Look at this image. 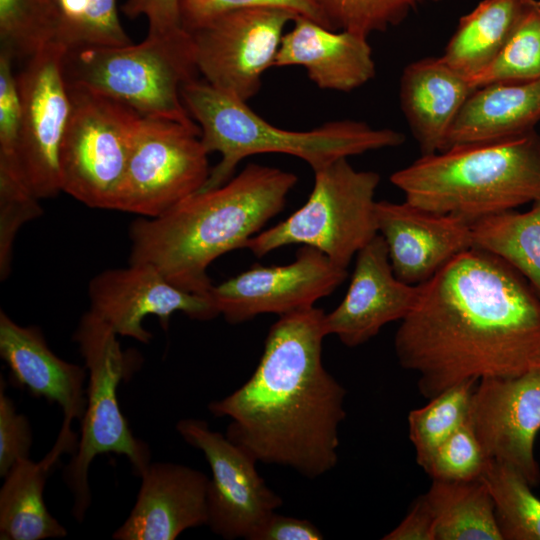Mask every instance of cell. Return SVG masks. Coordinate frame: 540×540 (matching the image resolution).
Listing matches in <instances>:
<instances>
[{"label":"cell","mask_w":540,"mask_h":540,"mask_svg":"<svg viewBox=\"0 0 540 540\" xmlns=\"http://www.w3.org/2000/svg\"><path fill=\"white\" fill-rule=\"evenodd\" d=\"M421 285L394 348L422 396L540 369V298L507 262L471 248Z\"/></svg>","instance_id":"6da1fadb"},{"label":"cell","mask_w":540,"mask_h":540,"mask_svg":"<svg viewBox=\"0 0 540 540\" xmlns=\"http://www.w3.org/2000/svg\"><path fill=\"white\" fill-rule=\"evenodd\" d=\"M325 315L313 306L279 316L250 378L208 406L231 419L227 438L257 462L309 479L336 466L346 417V390L322 362Z\"/></svg>","instance_id":"7a4b0ae2"},{"label":"cell","mask_w":540,"mask_h":540,"mask_svg":"<svg viewBox=\"0 0 540 540\" xmlns=\"http://www.w3.org/2000/svg\"><path fill=\"white\" fill-rule=\"evenodd\" d=\"M297 181L292 172L250 163L219 187L157 217H139L129 229V263L150 265L176 287L208 295L212 262L246 247L284 209Z\"/></svg>","instance_id":"3957f363"},{"label":"cell","mask_w":540,"mask_h":540,"mask_svg":"<svg viewBox=\"0 0 540 540\" xmlns=\"http://www.w3.org/2000/svg\"><path fill=\"white\" fill-rule=\"evenodd\" d=\"M405 201L470 225L540 199V135L464 144L394 172Z\"/></svg>","instance_id":"277c9868"},{"label":"cell","mask_w":540,"mask_h":540,"mask_svg":"<svg viewBox=\"0 0 540 540\" xmlns=\"http://www.w3.org/2000/svg\"><path fill=\"white\" fill-rule=\"evenodd\" d=\"M181 97L201 130L206 151L221 155L199 191L223 185L243 159L256 154L294 156L315 172L338 159L397 147L405 141L396 130L348 119L326 122L307 131L282 129L255 113L247 102L197 79L182 86Z\"/></svg>","instance_id":"5b68a950"},{"label":"cell","mask_w":540,"mask_h":540,"mask_svg":"<svg viewBox=\"0 0 540 540\" xmlns=\"http://www.w3.org/2000/svg\"><path fill=\"white\" fill-rule=\"evenodd\" d=\"M64 73L80 85L118 100L143 117L198 126L181 97L197 79L192 35L184 28L147 34L138 44L67 50Z\"/></svg>","instance_id":"8992f818"},{"label":"cell","mask_w":540,"mask_h":540,"mask_svg":"<svg viewBox=\"0 0 540 540\" xmlns=\"http://www.w3.org/2000/svg\"><path fill=\"white\" fill-rule=\"evenodd\" d=\"M88 371L86 406L81 419V437L63 477L73 494L72 514L79 522L91 504L88 472L96 456L123 455L133 473L141 477L150 465L149 446L136 438L121 412L117 388L140 367V357L123 351L117 334L87 311L74 334Z\"/></svg>","instance_id":"52a82bcc"},{"label":"cell","mask_w":540,"mask_h":540,"mask_svg":"<svg viewBox=\"0 0 540 540\" xmlns=\"http://www.w3.org/2000/svg\"><path fill=\"white\" fill-rule=\"evenodd\" d=\"M380 176L358 171L348 158L314 172L313 189L303 206L285 220L252 237L245 248L263 257L291 244L310 246L347 268L377 234L375 193Z\"/></svg>","instance_id":"ba28073f"},{"label":"cell","mask_w":540,"mask_h":540,"mask_svg":"<svg viewBox=\"0 0 540 540\" xmlns=\"http://www.w3.org/2000/svg\"><path fill=\"white\" fill-rule=\"evenodd\" d=\"M68 87L71 112L59 154L61 190L90 208L116 210L143 116L86 87Z\"/></svg>","instance_id":"9c48e42d"},{"label":"cell","mask_w":540,"mask_h":540,"mask_svg":"<svg viewBox=\"0 0 540 540\" xmlns=\"http://www.w3.org/2000/svg\"><path fill=\"white\" fill-rule=\"evenodd\" d=\"M200 136L199 126L142 117L116 210L153 218L201 190L211 169Z\"/></svg>","instance_id":"30bf717a"},{"label":"cell","mask_w":540,"mask_h":540,"mask_svg":"<svg viewBox=\"0 0 540 540\" xmlns=\"http://www.w3.org/2000/svg\"><path fill=\"white\" fill-rule=\"evenodd\" d=\"M298 14L259 7L221 15L190 32L198 72L212 86L247 102L273 67L283 31Z\"/></svg>","instance_id":"8fae6325"},{"label":"cell","mask_w":540,"mask_h":540,"mask_svg":"<svg viewBox=\"0 0 540 540\" xmlns=\"http://www.w3.org/2000/svg\"><path fill=\"white\" fill-rule=\"evenodd\" d=\"M67 49L53 42L16 75L21 102L19 155L25 179L40 200L61 192L59 154L71 112L64 73Z\"/></svg>","instance_id":"7c38bea8"},{"label":"cell","mask_w":540,"mask_h":540,"mask_svg":"<svg viewBox=\"0 0 540 540\" xmlns=\"http://www.w3.org/2000/svg\"><path fill=\"white\" fill-rule=\"evenodd\" d=\"M178 433L204 454L212 477L208 487V523L211 530L228 540H255L267 520L283 505L259 475L257 461L206 421L182 419Z\"/></svg>","instance_id":"4fadbf2b"},{"label":"cell","mask_w":540,"mask_h":540,"mask_svg":"<svg viewBox=\"0 0 540 540\" xmlns=\"http://www.w3.org/2000/svg\"><path fill=\"white\" fill-rule=\"evenodd\" d=\"M347 277V268L324 253L301 246L295 260L282 266H254L213 285L208 295L219 315L231 324L260 314L279 316L313 307L329 296Z\"/></svg>","instance_id":"5bb4252c"},{"label":"cell","mask_w":540,"mask_h":540,"mask_svg":"<svg viewBox=\"0 0 540 540\" xmlns=\"http://www.w3.org/2000/svg\"><path fill=\"white\" fill-rule=\"evenodd\" d=\"M469 421L489 460L511 467L532 487L540 483L534 452L540 431V369L480 380Z\"/></svg>","instance_id":"9a60e30c"},{"label":"cell","mask_w":540,"mask_h":540,"mask_svg":"<svg viewBox=\"0 0 540 540\" xmlns=\"http://www.w3.org/2000/svg\"><path fill=\"white\" fill-rule=\"evenodd\" d=\"M89 311L117 335L147 344L152 334L143 326L149 315L167 328L170 317L181 312L191 319L210 320L219 315L209 295L184 291L150 265L129 263L94 276L88 287Z\"/></svg>","instance_id":"2e32d148"},{"label":"cell","mask_w":540,"mask_h":540,"mask_svg":"<svg viewBox=\"0 0 540 540\" xmlns=\"http://www.w3.org/2000/svg\"><path fill=\"white\" fill-rule=\"evenodd\" d=\"M422 285L399 280L384 238L378 233L356 254L350 285L341 303L325 315L328 335L348 347L375 337L386 324L402 320L416 305Z\"/></svg>","instance_id":"e0dca14e"},{"label":"cell","mask_w":540,"mask_h":540,"mask_svg":"<svg viewBox=\"0 0 540 540\" xmlns=\"http://www.w3.org/2000/svg\"><path fill=\"white\" fill-rule=\"evenodd\" d=\"M375 215L393 272L404 283L428 281L457 255L473 248L472 225L457 216L407 201H377Z\"/></svg>","instance_id":"ac0fdd59"},{"label":"cell","mask_w":540,"mask_h":540,"mask_svg":"<svg viewBox=\"0 0 540 540\" xmlns=\"http://www.w3.org/2000/svg\"><path fill=\"white\" fill-rule=\"evenodd\" d=\"M134 507L113 533L116 540H174L208 523L210 478L186 465L150 463Z\"/></svg>","instance_id":"d6986e66"},{"label":"cell","mask_w":540,"mask_h":540,"mask_svg":"<svg viewBox=\"0 0 540 540\" xmlns=\"http://www.w3.org/2000/svg\"><path fill=\"white\" fill-rule=\"evenodd\" d=\"M0 355L11 381L38 398L58 404L64 413L60 433L73 434V419L81 420L86 406V367L67 362L47 345L36 326H21L0 311Z\"/></svg>","instance_id":"ffe728a7"},{"label":"cell","mask_w":540,"mask_h":540,"mask_svg":"<svg viewBox=\"0 0 540 540\" xmlns=\"http://www.w3.org/2000/svg\"><path fill=\"white\" fill-rule=\"evenodd\" d=\"M301 66L320 89L351 92L374 78L367 37L333 30L299 15L282 37L273 67Z\"/></svg>","instance_id":"44dd1931"},{"label":"cell","mask_w":540,"mask_h":540,"mask_svg":"<svg viewBox=\"0 0 540 540\" xmlns=\"http://www.w3.org/2000/svg\"><path fill=\"white\" fill-rule=\"evenodd\" d=\"M474 90L469 79L441 56L422 58L404 68L400 105L422 155L445 149L450 128Z\"/></svg>","instance_id":"7402d4cb"},{"label":"cell","mask_w":540,"mask_h":540,"mask_svg":"<svg viewBox=\"0 0 540 540\" xmlns=\"http://www.w3.org/2000/svg\"><path fill=\"white\" fill-rule=\"evenodd\" d=\"M540 121V80L476 88L456 116L445 149L519 136ZM443 150V151H444Z\"/></svg>","instance_id":"603a6c76"},{"label":"cell","mask_w":540,"mask_h":540,"mask_svg":"<svg viewBox=\"0 0 540 540\" xmlns=\"http://www.w3.org/2000/svg\"><path fill=\"white\" fill-rule=\"evenodd\" d=\"M66 449L55 443L40 462L18 460L4 476L0 490V539L62 538L67 531L48 511L44 501L46 475Z\"/></svg>","instance_id":"cb8c5ba5"},{"label":"cell","mask_w":540,"mask_h":540,"mask_svg":"<svg viewBox=\"0 0 540 540\" xmlns=\"http://www.w3.org/2000/svg\"><path fill=\"white\" fill-rule=\"evenodd\" d=\"M525 0H483L460 18L441 57L468 79L500 53L518 21Z\"/></svg>","instance_id":"d4e9b609"},{"label":"cell","mask_w":540,"mask_h":540,"mask_svg":"<svg viewBox=\"0 0 540 540\" xmlns=\"http://www.w3.org/2000/svg\"><path fill=\"white\" fill-rule=\"evenodd\" d=\"M424 495L434 517L435 540H502L482 479L432 480Z\"/></svg>","instance_id":"484cf974"},{"label":"cell","mask_w":540,"mask_h":540,"mask_svg":"<svg viewBox=\"0 0 540 540\" xmlns=\"http://www.w3.org/2000/svg\"><path fill=\"white\" fill-rule=\"evenodd\" d=\"M472 231L473 248L507 262L540 298V199L526 212L510 210L480 220Z\"/></svg>","instance_id":"4316f807"},{"label":"cell","mask_w":540,"mask_h":540,"mask_svg":"<svg viewBox=\"0 0 540 540\" xmlns=\"http://www.w3.org/2000/svg\"><path fill=\"white\" fill-rule=\"evenodd\" d=\"M481 479L492 497L502 540H540V499L525 478L490 460Z\"/></svg>","instance_id":"83f0119b"},{"label":"cell","mask_w":540,"mask_h":540,"mask_svg":"<svg viewBox=\"0 0 540 540\" xmlns=\"http://www.w3.org/2000/svg\"><path fill=\"white\" fill-rule=\"evenodd\" d=\"M537 80H540V0H525L503 49L469 81L476 89L491 83H529Z\"/></svg>","instance_id":"f1b7e54d"},{"label":"cell","mask_w":540,"mask_h":540,"mask_svg":"<svg viewBox=\"0 0 540 540\" xmlns=\"http://www.w3.org/2000/svg\"><path fill=\"white\" fill-rule=\"evenodd\" d=\"M60 22L53 0H0V50L25 61L57 41Z\"/></svg>","instance_id":"f546056e"},{"label":"cell","mask_w":540,"mask_h":540,"mask_svg":"<svg viewBox=\"0 0 540 540\" xmlns=\"http://www.w3.org/2000/svg\"><path fill=\"white\" fill-rule=\"evenodd\" d=\"M476 382L454 385L408 414L409 438L420 465L430 453L469 419Z\"/></svg>","instance_id":"4dcf8cb0"},{"label":"cell","mask_w":540,"mask_h":540,"mask_svg":"<svg viewBox=\"0 0 540 540\" xmlns=\"http://www.w3.org/2000/svg\"><path fill=\"white\" fill-rule=\"evenodd\" d=\"M330 29L368 38L399 25L419 6L439 0H313Z\"/></svg>","instance_id":"1f68e13d"},{"label":"cell","mask_w":540,"mask_h":540,"mask_svg":"<svg viewBox=\"0 0 540 540\" xmlns=\"http://www.w3.org/2000/svg\"><path fill=\"white\" fill-rule=\"evenodd\" d=\"M468 419L419 465L432 480L481 479L489 463Z\"/></svg>","instance_id":"d6a6232c"},{"label":"cell","mask_w":540,"mask_h":540,"mask_svg":"<svg viewBox=\"0 0 540 540\" xmlns=\"http://www.w3.org/2000/svg\"><path fill=\"white\" fill-rule=\"evenodd\" d=\"M117 0H88L81 14L60 25L58 43L67 50L131 44L118 17Z\"/></svg>","instance_id":"836d02e7"},{"label":"cell","mask_w":540,"mask_h":540,"mask_svg":"<svg viewBox=\"0 0 540 540\" xmlns=\"http://www.w3.org/2000/svg\"><path fill=\"white\" fill-rule=\"evenodd\" d=\"M259 7L287 9L329 28L313 0H179L181 24L188 32L226 13Z\"/></svg>","instance_id":"e575fe53"},{"label":"cell","mask_w":540,"mask_h":540,"mask_svg":"<svg viewBox=\"0 0 540 540\" xmlns=\"http://www.w3.org/2000/svg\"><path fill=\"white\" fill-rule=\"evenodd\" d=\"M32 432L26 416L16 411L13 401L0 390V475L4 477L14 464L29 458Z\"/></svg>","instance_id":"d590c367"},{"label":"cell","mask_w":540,"mask_h":540,"mask_svg":"<svg viewBox=\"0 0 540 540\" xmlns=\"http://www.w3.org/2000/svg\"><path fill=\"white\" fill-rule=\"evenodd\" d=\"M122 10L129 18L145 16L148 34L168 33L182 27L179 0H126Z\"/></svg>","instance_id":"8d00e7d4"},{"label":"cell","mask_w":540,"mask_h":540,"mask_svg":"<svg viewBox=\"0 0 540 540\" xmlns=\"http://www.w3.org/2000/svg\"><path fill=\"white\" fill-rule=\"evenodd\" d=\"M383 540H435L434 517L425 495L419 496L403 520Z\"/></svg>","instance_id":"74e56055"},{"label":"cell","mask_w":540,"mask_h":540,"mask_svg":"<svg viewBox=\"0 0 540 540\" xmlns=\"http://www.w3.org/2000/svg\"><path fill=\"white\" fill-rule=\"evenodd\" d=\"M323 533L311 521L277 512L267 520L255 540H321Z\"/></svg>","instance_id":"f35d334b"},{"label":"cell","mask_w":540,"mask_h":540,"mask_svg":"<svg viewBox=\"0 0 540 540\" xmlns=\"http://www.w3.org/2000/svg\"><path fill=\"white\" fill-rule=\"evenodd\" d=\"M59 10L61 23L78 17L84 10L88 0H53Z\"/></svg>","instance_id":"ab89813d"}]
</instances>
